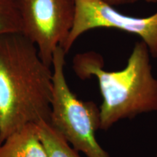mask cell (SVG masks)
I'll list each match as a JSON object with an SVG mask.
<instances>
[{
  "label": "cell",
  "mask_w": 157,
  "mask_h": 157,
  "mask_svg": "<svg viewBox=\"0 0 157 157\" xmlns=\"http://www.w3.org/2000/svg\"><path fill=\"white\" fill-rule=\"evenodd\" d=\"M52 69L21 32L0 36V144L29 123L50 122Z\"/></svg>",
  "instance_id": "cell-1"
},
{
  "label": "cell",
  "mask_w": 157,
  "mask_h": 157,
  "mask_svg": "<svg viewBox=\"0 0 157 157\" xmlns=\"http://www.w3.org/2000/svg\"><path fill=\"white\" fill-rule=\"evenodd\" d=\"M151 54L142 40L134 45L124 68L104 70L101 54L94 51L78 53L73 69L81 79L97 78L103 103L100 107L101 129L106 130L121 119L157 111V78L153 75Z\"/></svg>",
  "instance_id": "cell-2"
},
{
  "label": "cell",
  "mask_w": 157,
  "mask_h": 157,
  "mask_svg": "<svg viewBox=\"0 0 157 157\" xmlns=\"http://www.w3.org/2000/svg\"><path fill=\"white\" fill-rule=\"evenodd\" d=\"M66 55L60 47L54 53L50 124L76 151L87 157H110L95 137L101 128L100 108L93 101H81L71 90L64 71Z\"/></svg>",
  "instance_id": "cell-3"
},
{
  "label": "cell",
  "mask_w": 157,
  "mask_h": 157,
  "mask_svg": "<svg viewBox=\"0 0 157 157\" xmlns=\"http://www.w3.org/2000/svg\"><path fill=\"white\" fill-rule=\"evenodd\" d=\"M21 33L36 47L39 56L52 67L54 53L62 47L72 28L74 0H15Z\"/></svg>",
  "instance_id": "cell-4"
},
{
  "label": "cell",
  "mask_w": 157,
  "mask_h": 157,
  "mask_svg": "<svg viewBox=\"0 0 157 157\" xmlns=\"http://www.w3.org/2000/svg\"><path fill=\"white\" fill-rule=\"evenodd\" d=\"M75 14L69 34L60 48L66 54L77 39L95 29H114L140 37L151 56L157 58V13L148 17L122 14L102 0H74Z\"/></svg>",
  "instance_id": "cell-5"
},
{
  "label": "cell",
  "mask_w": 157,
  "mask_h": 157,
  "mask_svg": "<svg viewBox=\"0 0 157 157\" xmlns=\"http://www.w3.org/2000/svg\"><path fill=\"white\" fill-rule=\"evenodd\" d=\"M0 157H49L37 124H27L9 135L0 144Z\"/></svg>",
  "instance_id": "cell-6"
},
{
  "label": "cell",
  "mask_w": 157,
  "mask_h": 157,
  "mask_svg": "<svg viewBox=\"0 0 157 157\" xmlns=\"http://www.w3.org/2000/svg\"><path fill=\"white\" fill-rule=\"evenodd\" d=\"M39 137L44 144L49 157H80L78 151L57 132L48 121L37 124Z\"/></svg>",
  "instance_id": "cell-7"
},
{
  "label": "cell",
  "mask_w": 157,
  "mask_h": 157,
  "mask_svg": "<svg viewBox=\"0 0 157 157\" xmlns=\"http://www.w3.org/2000/svg\"><path fill=\"white\" fill-rule=\"evenodd\" d=\"M21 23L15 0H0V36L21 32Z\"/></svg>",
  "instance_id": "cell-8"
},
{
  "label": "cell",
  "mask_w": 157,
  "mask_h": 157,
  "mask_svg": "<svg viewBox=\"0 0 157 157\" xmlns=\"http://www.w3.org/2000/svg\"><path fill=\"white\" fill-rule=\"evenodd\" d=\"M105 2V3L113 6V7H117L119 5H129V4H133L136 2L138 0H102Z\"/></svg>",
  "instance_id": "cell-9"
},
{
  "label": "cell",
  "mask_w": 157,
  "mask_h": 157,
  "mask_svg": "<svg viewBox=\"0 0 157 157\" xmlns=\"http://www.w3.org/2000/svg\"><path fill=\"white\" fill-rule=\"evenodd\" d=\"M143 1L148 3H157V0H143Z\"/></svg>",
  "instance_id": "cell-10"
},
{
  "label": "cell",
  "mask_w": 157,
  "mask_h": 157,
  "mask_svg": "<svg viewBox=\"0 0 157 157\" xmlns=\"http://www.w3.org/2000/svg\"><path fill=\"white\" fill-rule=\"evenodd\" d=\"M156 157H157V153H156Z\"/></svg>",
  "instance_id": "cell-11"
}]
</instances>
